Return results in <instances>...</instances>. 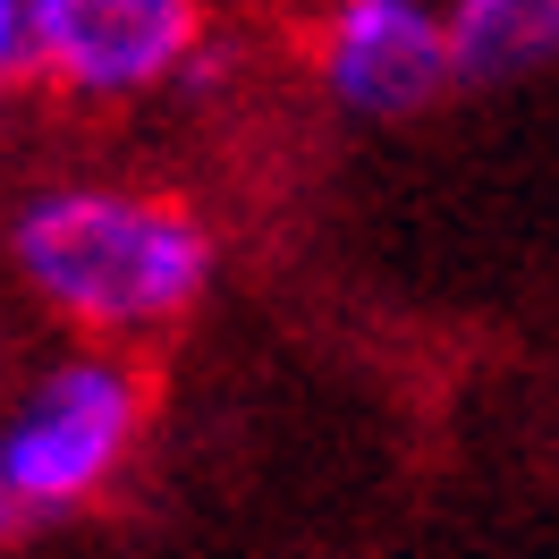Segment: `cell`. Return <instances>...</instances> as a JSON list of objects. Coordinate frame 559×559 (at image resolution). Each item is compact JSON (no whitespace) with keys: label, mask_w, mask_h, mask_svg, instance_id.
Returning a JSON list of instances; mask_svg holds the SVG:
<instances>
[{"label":"cell","mask_w":559,"mask_h":559,"mask_svg":"<svg viewBox=\"0 0 559 559\" xmlns=\"http://www.w3.org/2000/svg\"><path fill=\"white\" fill-rule=\"evenodd\" d=\"M0 373H9V365H0Z\"/></svg>","instance_id":"8"},{"label":"cell","mask_w":559,"mask_h":559,"mask_svg":"<svg viewBox=\"0 0 559 559\" xmlns=\"http://www.w3.org/2000/svg\"><path fill=\"white\" fill-rule=\"evenodd\" d=\"M9 525H17V518H9V500H0V534H9Z\"/></svg>","instance_id":"7"},{"label":"cell","mask_w":559,"mask_h":559,"mask_svg":"<svg viewBox=\"0 0 559 559\" xmlns=\"http://www.w3.org/2000/svg\"><path fill=\"white\" fill-rule=\"evenodd\" d=\"M153 382L128 348H69L0 390V500L9 518H69L144 450Z\"/></svg>","instance_id":"2"},{"label":"cell","mask_w":559,"mask_h":559,"mask_svg":"<svg viewBox=\"0 0 559 559\" xmlns=\"http://www.w3.org/2000/svg\"><path fill=\"white\" fill-rule=\"evenodd\" d=\"M314 76L348 119H416L457 85L441 0H331L314 35Z\"/></svg>","instance_id":"4"},{"label":"cell","mask_w":559,"mask_h":559,"mask_svg":"<svg viewBox=\"0 0 559 559\" xmlns=\"http://www.w3.org/2000/svg\"><path fill=\"white\" fill-rule=\"evenodd\" d=\"M204 0H26V85L85 110L144 103L204 60Z\"/></svg>","instance_id":"3"},{"label":"cell","mask_w":559,"mask_h":559,"mask_svg":"<svg viewBox=\"0 0 559 559\" xmlns=\"http://www.w3.org/2000/svg\"><path fill=\"white\" fill-rule=\"evenodd\" d=\"M26 85V0H0V94Z\"/></svg>","instance_id":"6"},{"label":"cell","mask_w":559,"mask_h":559,"mask_svg":"<svg viewBox=\"0 0 559 559\" xmlns=\"http://www.w3.org/2000/svg\"><path fill=\"white\" fill-rule=\"evenodd\" d=\"M212 229L136 178H51L9 212V272L51 322L94 348H136L204 306Z\"/></svg>","instance_id":"1"},{"label":"cell","mask_w":559,"mask_h":559,"mask_svg":"<svg viewBox=\"0 0 559 559\" xmlns=\"http://www.w3.org/2000/svg\"><path fill=\"white\" fill-rule=\"evenodd\" d=\"M457 85H509L559 69V0H441Z\"/></svg>","instance_id":"5"}]
</instances>
